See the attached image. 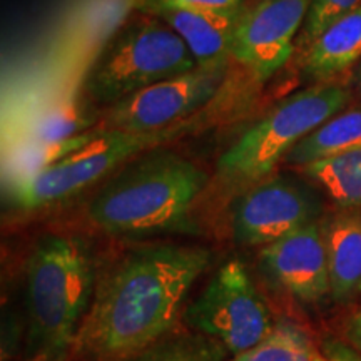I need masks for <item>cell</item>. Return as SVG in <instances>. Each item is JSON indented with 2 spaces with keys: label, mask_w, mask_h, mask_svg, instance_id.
<instances>
[{
  "label": "cell",
  "mask_w": 361,
  "mask_h": 361,
  "mask_svg": "<svg viewBox=\"0 0 361 361\" xmlns=\"http://www.w3.org/2000/svg\"><path fill=\"white\" fill-rule=\"evenodd\" d=\"M137 11L149 12L168 24L196 59L197 67H221L231 57L234 20H224L191 8L149 2Z\"/></svg>",
  "instance_id": "obj_12"
},
{
  "label": "cell",
  "mask_w": 361,
  "mask_h": 361,
  "mask_svg": "<svg viewBox=\"0 0 361 361\" xmlns=\"http://www.w3.org/2000/svg\"><path fill=\"white\" fill-rule=\"evenodd\" d=\"M322 213L318 194L288 176H268L238 197L231 214L233 238L243 246H268Z\"/></svg>",
  "instance_id": "obj_9"
},
{
  "label": "cell",
  "mask_w": 361,
  "mask_h": 361,
  "mask_svg": "<svg viewBox=\"0 0 361 361\" xmlns=\"http://www.w3.org/2000/svg\"><path fill=\"white\" fill-rule=\"evenodd\" d=\"M184 322L194 331L219 341L234 356L259 345L276 324L239 259H229L216 271L201 295L189 305Z\"/></svg>",
  "instance_id": "obj_7"
},
{
  "label": "cell",
  "mask_w": 361,
  "mask_h": 361,
  "mask_svg": "<svg viewBox=\"0 0 361 361\" xmlns=\"http://www.w3.org/2000/svg\"><path fill=\"white\" fill-rule=\"evenodd\" d=\"M141 0H87L79 11L74 32L84 49H101L124 25L129 12L137 8Z\"/></svg>",
  "instance_id": "obj_19"
},
{
  "label": "cell",
  "mask_w": 361,
  "mask_h": 361,
  "mask_svg": "<svg viewBox=\"0 0 361 361\" xmlns=\"http://www.w3.org/2000/svg\"><path fill=\"white\" fill-rule=\"evenodd\" d=\"M340 207L361 206V146L301 168Z\"/></svg>",
  "instance_id": "obj_17"
},
{
  "label": "cell",
  "mask_w": 361,
  "mask_h": 361,
  "mask_svg": "<svg viewBox=\"0 0 361 361\" xmlns=\"http://www.w3.org/2000/svg\"><path fill=\"white\" fill-rule=\"evenodd\" d=\"M96 124V119L85 114L72 99H66L54 106L39 111L16 134L13 142L8 147L17 144H47L61 142L75 135L87 133Z\"/></svg>",
  "instance_id": "obj_16"
},
{
  "label": "cell",
  "mask_w": 361,
  "mask_h": 361,
  "mask_svg": "<svg viewBox=\"0 0 361 361\" xmlns=\"http://www.w3.org/2000/svg\"><path fill=\"white\" fill-rule=\"evenodd\" d=\"M264 268L288 293L305 303L331 295L322 223L306 224L261 247Z\"/></svg>",
  "instance_id": "obj_11"
},
{
  "label": "cell",
  "mask_w": 361,
  "mask_h": 361,
  "mask_svg": "<svg viewBox=\"0 0 361 361\" xmlns=\"http://www.w3.org/2000/svg\"><path fill=\"white\" fill-rule=\"evenodd\" d=\"M94 264L78 238L49 234L27 263V310L34 351L57 356L74 346L92 303Z\"/></svg>",
  "instance_id": "obj_3"
},
{
  "label": "cell",
  "mask_w": 361,
  "mask_h": 361,
  "mask_svg": "<svg viewBox=\"0 0 361 361\" xmlns=\"http://www.w3.org/2000/svg\"><path fill=\"white\" fill-rule=\"evenodd\" d=\"M361 59V6L329 24L306 49L303 71L326 82Z\"/></svg>",
  "instance_id": "obj_14"
},
{
  "label": "cell",
  "mask_w": 361,
  "mask_h": 361,
  "mask_svg": "<svg viewBox=\"0 0 361 361\" xmlns=\"http://www.w3.org/2000/svg\"><path fill=\"white\" fill-rule=\"evenodd\" d=\"M313 0H256L234 20L231 57L264 82L290 61Z\"/></svg>",
  "instance_id": "obj_10"
},
{
  "label": "cell",
  "mask_w": 361,
  "mask_h": 361,
  "mask_svg": "<svg viewBox=\"0 0 361 361\" xmlns=\"http://www.w3.org/2000/svg\"><path fill=\"white\" fill-rule=\"evenodd\" d=\"M314 361H329L322 351H314Z\"/></svg>",
  "instance_id": "obj_26"
},
{
  "label": "cell",
  "mask_w": 361,
  "mask_h": 361,
  "mask_svg": "<svg viewBox=\"0 0 361 361\" xmlns=\"http://www.w3.org/2000/svg\"><path fill=\"white\" fill-rule=\"evenodd\" d=\"M345 333L348 345H351L358 353H361V308L358 311H355V313L348 318Z\"/></svg>",
  "instance_id": "obj_25"
},
{
  "label": "cell",
  "mask_w": 361,
  "mask_h": 361,
  "mask_svg": "<svg viewBox=\"0 0 361 361\" xmlns=\"http://www.w3.org/2000/svg\"><path fill=\"white\" fill-rule=\"evenodd\" d=\"M188 129L186 123L156 133L102 130L84 147L30 178L7 184L12 204L24 211L61 204L114 174L129 159L169 141Z\"/></svg>",
  "instance_id": "obj_6"
},
{
  "label": "cell",
  "mask_w": 361,
  "mask_h": 361,
  "mask_svg": "<svg viewBox=\"0 0 361 361\" xmlns=\"http://www.w3.org/2000/svg\"><path fill=\"white\" fill-rule=\"evenodd\" d=\"M228 350L201 333L164 336L124 361H224Z\"/></svg>",
  "instance_id": "obj_20"
},
{
  "label": "cell",
  "mask_w": 361,
  "mask_h": 361,
  "mask_svg": "<svg viewBox=\"0 0 361 361\" xmlns=\"http://www.w3.org/2000/svg\"><path fill=\"white\" fill-rule=\"evenodd\" d=\"M207 174L171 151H146L116 171L90 200L87 216L99 231L139 238L183 229Z\"/></svg>",
  "instance_id": "obj_2"
},
{
  "label": "cell",
  "mask_w": 361,
  "mask_h": 361,
  "mask_svg": "<svg viewBox=\"0 0 361 361\" xmlns=\"http://www.w3.org/2000/svg\"><path fill=\"white\" fill-rule=\"evenodd\" d=\"M211 263L202 246L133 250L99 279L74 348L92 361H123L168 336L192 284Z\"/></svg>",
  "instance_id": "obj_1"
},
{
  "label": "cell",
  "mask_w": 361,
  "mask_h": 361,
  "mask_svg": "<svg viewBox=\"0 0 361 361\" xmlns=\"http://www.w3.org/2000/svg\"><path fill=\"white\" fill-rule=\"evenodd\" d=\"M361 146V111H346L314 129L288 152L283 162L305 168Z\"/></svg>",
  "instance_id": "obj_15"
},
{
  "label": "cell",
  "mask_w": 361,
  "mask_h": 361,
  "mask_svg": "<svg viewBox=\"0 0 361 361\" xmlns=\"http://www.w3.org/2000/svg\"><path fill=\"white\" fill-rule=\"evenodd\" d=\"M322 353L329 361H361V353L348 343H343L336 338H324L322 343Z\"/></svg>",
  "instance_id": "obj_24"
},
{
  "label": "cell",
  "mask_w": 361,
  "mask_h": 361,
  "mask_svg": "<svg viewBox=\"0 0 361 361\" xmlns=\"http://www.w3.org/2000/svg\"><path fill=\"white\" fill-rule=\"evenodd\" d=\"M350 99L345 85L328 82L284 97L219 157L218 173L234 184L268 178L298 142L340 114Z\"/></svg>",
  "instance_id": "obj_5"
},
{
  "label": "cell",
  "mask_w": 361,
  "mask_h": 361,
  "mask_svg": "<svg viewBox=\"0 0 361 361\" xmlns=\"http://www.w3.org/2000/svg\"><path fill=\"white\" fill-rule=\"evenodd\" d=\"M333 300L361 295V214H336L322 223Z\"/></svg>",
  "instance_id": "obj_13"
},
{
  "label": "cell",
  "mask_w": 361,
  "mask_h": 361,
  "mask_svg": "<svg viewBox=\"0 0 361 361\" xmlns=\"http://www.w3.org/2000/svg\"><path fill=\"white\" fill-rule=\"evenodd\" d=\"M358 82H360V89H361V66H360V71H358Z\"/></svg>",
  "instance_id": "obj_27"
},
{
  "label": "cell",
  "mask_w": 361,
  "mask_h": 361,
  "mask_svg": "<svg viewBox=\"0 0 361 361\" xmlns=\"http://www.w3.org/2000/svg\"><path fill=\"white\" fill-rule=\"evenodd\" d=\"M314 351L303 329L291 322H279L259 345L231 361H314Z\"/></svg>",
  "instance_id": "obj_21"
},
{
  "label": "cell",
  "mask_w": 361,
  "mask_h": 361,
  "mask_svg": "<svg viewBox=\"0 0 361 361\" xmlns=\"http://www.w3.org/2000/svg\"><path fill=\"white\" fill-rule=\"evenodd\" d=\"M149 2L186 7L191 8V11L207 13V16L218 17V19L224 20H236L239 13L245 11V7L247 6V0H141L139 6Z\"/></svg>",
  "instance_id": "obj_23"
},
{
  "label": "cell",
  "mask_w": 361,
  "mask_h": 361,
  "mask_svg": "<svg viewBox=\"0 0 361 361\" xmlns=\"http://www.w3.org/2000/svg\"><path fill=\"white\" fill-rule=\"evenodd\" d=\"M224 75L226 66L196 67L162 80L111 106L99 128L134 134L173 128L218 96Z\"/></svg>",
  "instance_id": "obj_8"
},
{
  "label": "cell",
  "mask_w": 361,
  "mask_h": 361,
  "mask_svg": "<svg viewBox=\"0 0 361 361\" xmlns=\"http://www.w3.org/2000/svg\"><path fill=\"white\" fill-rule=\"evenodd\" d=\"M139 12L112 35L87 71L85 94L92 102L111 107L197 67L188 45L168 24Z\"/></svg>",
  "instance_id": "obj_4"
},
{
  "label": "cell",
  "mask_w": 361,
  "mask_h": 361,
  "mask_svg": "<svg viewBox=\"0 0 361 361\" xmlns=\"http://www.w3.org/2000/svg\"><path fill=\"white\" fill-rule=\"evenodd\" d=\"M101 133V128H94L87 133L67 139V141L47 144H17V146L8 147L7 154L4 156V176H6L7 184L30 178V176L37 174L40 171L51 168L59 161L78 151V149L84 147L85 144L96 139Z\"/></svg>",
  "instance_id": "obj_18"
},
{
  "label": "cell",
  "mask_w": 361,
  "mask_h": 361,
  "mask_svg": "<svg viewBox=\"0 0 361 361\" xmlns=\"http://www.w3.org/2000/svg\"><path fill=\"white\" fill-rule=\"evenodd\" d=\"M361 6V0H313L298 45L308 49L311 42L323 32L329 24Z\"/></svg>",
  "instance_id": "obj_22"
}]
</instances>
